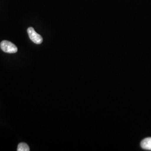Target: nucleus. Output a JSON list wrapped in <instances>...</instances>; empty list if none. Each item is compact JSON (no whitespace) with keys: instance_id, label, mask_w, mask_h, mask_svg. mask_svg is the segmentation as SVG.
Wrapping results in <instances>:
<instances>
[{"instance_id":"nucleus-4","label":"nucleus","mask_w":151,"mask_h":151,"mask_svg":"<svg viewBox=\"0 0 151 151\" xmlns=\"http://www.w3.org/2000/svg\"><path fill=\"white\" fill-rule=\"evenodd\" d=\"M17 151H29L30 148L27 143H20L17 147Z\"/></svg>"},{"instance_id":"nucleus-1","label":"nucleus","mask_w":151,"mask_h":151,"mask_svg":"<svg viewBox=\"0 0 151 151\" xmlns=\"http://www.w3.org/2000/svg\"><path fill=\"white\" fill-rule=\"evenodd\" d=\"M1 49L7 53H15L17 52V48L14 44L7 40H3L0 44Z\"/></svg>"},{"instance_id":"nucleus-3","label":"nucleus","mask_w":151,"mask_h":151,"mask_svg":"<svg viewBox=\"0 0 151 151\" xmlns=\"http://www.w3.org/2000/svg\"><path fill=\"white\" fill-rule=\"evenodd\" d=\"M140 146L144 150L151 151V137L144 139L141 142Z\"/></svg>"},{"instance_id":"nucleus-2","label":"nucleus","mask_w":151,"mask_h":151,"mask_svg":"<svg viewBox=\"0 0 151 151\" xmlns=\"http://www.w3.org/2000/svg\"><path fill=\"white\" fill-rule=\"evenodd\" d=\"M27 32L29 37L32 42L37 44H40L43 42V38L40 35L35 31L33 27H29L27 29Z\"/></svg>"}]
</instances>
